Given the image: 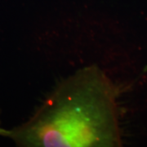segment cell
Instances as JSON below:
<instances>
[{"label":"cell","mask_w":147,"mask_h":147,"mask_svg":"<svg viewBox=\"0 0 147 147\" xmlns=\"http://www.w3.org/2000/svg\"><path fill=\"white\" fill-rule=\"evenodd\" d=\"M119 90L96 65L62 80L31 118L0 136L24 147L122 146Z\"/></svg>","instance_id":"6da1fadb"}]
</instances>
